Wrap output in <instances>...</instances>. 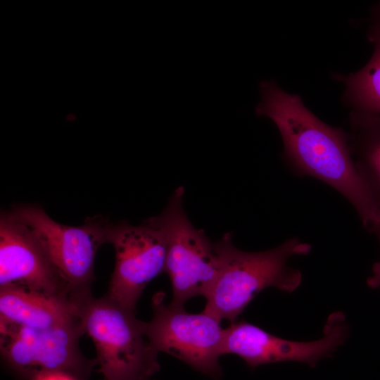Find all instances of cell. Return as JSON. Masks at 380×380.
I'll use <instances>...</instances> for the list:
<instances>
[{
	"label": "cell",
	"mask_w": 380,
	"mask_h": 380,
	"mask_svg": "<svg viewBox=\"0 0 380 380\" xmlns=\"http://www.w3.org/2000/svg\"><path fill=\"white\" fill-rule=\"evenodd\" d=\"M259 87L255 113L276 125L286 164L299 177L317 179L340 193L370 231L380 222V205L356 167L348 133L319 120L298 95L284 91L275 82L264 80Z\"/></svg>",
	"instance_id": "6da1fadb"
},
{
	"label": "cell",
	"mask_w": 380,
	"mask_h": 380,
	"mask_svg": "<svg viewBox=\"0 0 380 380\" xmlns=\"http://www.w3.org/2000/svg\"><path fill=\"white\" fill-rule=\"evenodd\" d=\"M222 239L223 264L205 297L203 310L220 322H235L251 301L266 288L274 287L291 293L300 285L301 272L289 267L287 262L293 256L308 255L312 249L310 244L294 237L270 250L247 252L232 244L231 234H226Z\"/></svg>",
	"instance_id": "7a4b0ae2"
},
{
	"label": "cell",
	"mask_w": 380,
	"mask_h": 380,
	"mask_svg": "<svg viewBox=\"0 0 380 380\" xmlns=\"http://www.w3.org/2000/svg\"><path fill=\"white\" fill-rule=\"evenodd\" d=\"M80 317L94 344L105 380H148L160 370L158 352L149 343L144 322L135 312L105 295L84 302Z\"/></svg>",
	"instance_id": "3957f363"
},
{
	"label": "cell",
	"mask_w": 380,
	"mask_h": 380,
	"mask_svg": "<svg viewBox=\"0 0 380 380\" xmlns=\"http://www.w3.org/2000/svg\"><path fill=\"white\" fill-rule=\"evenodd\" d=\"M184 189L178 187L158 216L151 217L167 241L165 272L169 275L172 305L184 307L190 298L205 297L223 264L222 238L213 242L203 229L195 228L183 208Z\"/></svg>",
	"instance_id": "277c9868"
},
{
	"label": "cell",
	"mask_w": 380,
	"mask_h": 380,
	"mask_svg": "<svg viewBox=\"0 0 380 380\" xmlns=\"http://www.w3.org/2000/svg\"><path fill=\"white\" fill-rule=\"evenodd\" d=\"M10 213L34 234L70 287L78 307L91 298L96 255L99 247L108 243L111 223L96 215L87 218L80 226L63 225L32 204L15 205Z\"/></svg>",
	"instance_id": "5b68a950"
},
{
	"label": "cell",
	"mask_w": 380,
	"mask_h": 380,
	"mask_svg": "<svg viewBox=\"0 0 380 380\" xmlns=\"http://www.w3.org/2000/svg\"><path fill=\"white\" fill-rule=\"evenodd\" d=\"M1 354L9 367L30 380L49 372L87 380L96 359L82 353L79 341L85 334L82 320L49 329L22 327L0 321Z\"/></svg>",
	"instance_id": "8992f818"
},
{
	"label": "cell",
	"mask_w": 380,
	"mask_h": 380,
	"mask_svg": "<svg viewBox=\"0 0 380 380\" xmlns=\"http://www.w3.org/2000/svg\"><path fill=\"white\" fill-rule=\"evenodd\" d=\"M153 315L144 322V334L151 346L183 361L196 371L215 380L222 376L219 362L224 355V329L220 321L205 312H187L184 307L166 305L164 293L152 299Z\"/></svg>",
	"instance_id": "52a82bcc"
},
{
	"label": "cell",
	"mask_w": 380,
	"mask_h": 380,
	"mask_svg": "<svg viewBox=\"0 0 380 380\" xmlns=\"http://www.w3.org/2000/svg\"><path fill=\"white\" fill-rule=\"evenodd\" d=\"M108 243L114 247L115 262L106 296L135 312L147 284L165 271V234L152 217L139 225L122 221L110 224Z\"/></svg>",
	"instance_id": "ba28073f"
},
{
	"label": "cell",
	"mask_w": 380,
	"mask_h": 380,
	"mask_svg": "<svg viewBox=\"0 0 380 380\" xmlns=\"http://www.w3.org/2000/svg\"><path fill=\"white\" fill-rule=\"evenodd\" d=\"M349 327L343 312H332L316 341L301 342L272 335L243 319L224 329L223 353L238 355L251 369L275 362H299L315 367L331 357L348 337Z\"/></svg>",
	"instance_id": "9c48e42d"
},
{
	"label": "cell",
	"mask_w": 380,
	"mask_h": 380,
	"mask_svg": "<svg viewBox=\"0 0 380 380\" xmlns=\"http://www.w3.org/2000/svg\"><path fill=\"white\" fill-rule=\"evenodd\" d=\"M17 285L76 305L32 231L10 211L0 218V286Z\"/></svg>",
	"instance_id": "30bf717a"
},
{
	"label": "cell",
	"mask_w": 380,
	"mask_h": 380,
	"mask_svg": "<svg viewBox=\"0 0 380 380\" xmlns=\"http://www.w3.org/2000/svg\"><path fill=\"white\" fill-rule=\"evenodd\" d=\"M0 321L49 329L80 320L75 305L17 285L0 286Z\"/></svg>",
	"instance_id": "8fae6325"
},
{
	"label": "cell",
	"mask_w": 380,
	"mask_h": 380,
	"mask_svg": "<svg viewBox=\"0 0 380 380\" xmlns=\"http://www.w3.org/2000/svg\"><path fill=\"white\" fill-rule=\"evenodd\" d=\"M348 133L356 167L380 205V115L351 111Z\"/></svg>",
	"instance_id": "7c38bea8"
},
{
	"label": "cell",
	"mask_w": 380,
	"mask_h": 380,
	"mask_svg": "<svg viewBox=\"0 0 380 380\" xmlns=\"http://www.w3.org/2000/svg\"><path fill=\"white\" fill-rule=\"evenodd\" d=\"M368 38L374 45L368 63L356 72L337 77L345 85L343 99L352 111L380 115V29L371 26Z\"/></svg>",
	"instance_id": "4fadbf2b"
},
{
	"label": "cell",
	"mask_w": 380,
	"mask_h": 380,
	"mask_svg": "<svg viewBox=\"0 0 380 380\" xmlns=\"http://www.w3.org/2000/svg\"><path fill=\"white\" fill-rule=\"evenodd\" d=\"M380 243V222L376 224L371 230ZM367 285L372 289L380 287V261L375 262L372 266V274L367 279Z\"/></svg>",
	"instance_id": "5bb4252c"
},
{
	"label": "cell",
	"mask_w": 380,
	"mask_h": 380,
	"mask_svg": "<svg viewBox=\"0 0 380 380\" xmlns=\"http://www.w3.org/2000/svg\"><path fill=\"white\" fill-rule=\"evenodd\" d=\"M30 380H80L78 378L61 372H49L39 374Z\"/></svg>",
	"instance_id": "9a60e30c"
},
{
	"label": "cell",
	"mask_w": 380,
	"mask_h": 380,
	"mask_svg": "<svg viewBox=\"0 0 380 380\" xmlns=\"http://www.w3.org/2000/svg\"><path fill=\"white\" fill-rule=\"evenodd\" d=\"M372 21V26L380 29V3H378L373 9Z\"/></svg>",
	"instance_id": "2e32d148"
},
{
	"label": "cell",
	"mask_w": 380,
	"mask_h": 380,
	"mask_svg": "<svg viewBox=\"0 0 380 380\" xmlns=\"http://www.w3.org/2000/svg\"><path fill=\"white\" fill-rule=\"evenodd\" d=\"M148 380H152V379H148Z\"/></svg>",
	"instance_id": "e0dca14e"
}]
</instances>
